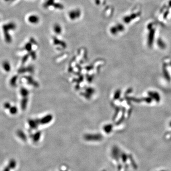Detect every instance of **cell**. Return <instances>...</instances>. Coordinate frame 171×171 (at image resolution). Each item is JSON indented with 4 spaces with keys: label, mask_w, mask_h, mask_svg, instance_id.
I'll return each mask as SVG.
<instances>
[{
    "label": "cell",
    "mask_w": 171,
    "mask_h": 171,
    "mask_svg": "<svg viewBox=\"0 0 171 171\" xmlns=\"http://www.w3.org/2000/svg\"><path fill=\"white\" fill-rule=\"evenodd\" d=\"M28 21L32 24H38L39 22V18L35 15H32L28 18Z\"/></svg>",
    "instance_id": "7a4b0ae2"
},
{
    "label": "cell",
    "mask_w": 171,
    "mask_h": 171,
    "mask_svg": "<svg viewBox=\"0 0 171 171\" xmlns=\"http://www.w3.org/2000/svg\"></svg>",
    "instance_id": "277c9868"
},
{
    "label": "cell",
    "mask_w": 171,
    "mask_h": 171,
    "mask_svg": "<svg viewBox=\"0 0 171 171\" xmlns=\"http://www.w3.org/2000/svg\"><path fill=\"white\" fill-rule=\"evenodd\" d=\"M6 1H9V0H5Z\"/></svg>",
    "instance_id": "3957f363"
},
{
    "label": "cell",
    "mask_w": 171,
    "mask_h": 171,
    "mask_svg": "<svg viewBox=\"0 0 171 171\" xmlns=\"http://www.w3.org/2000/svg\"><path fill=\"white\" fill-rule=\"evenodd\" d=\"M16 26L14 23H10L6 24L2 26V29L4 32L5 39L7 42H10L11 41V37L9 33L10 30H14L16 29Z\"/></svg>",
    "instance_id": "6da1fadb"
}]
</instances>
